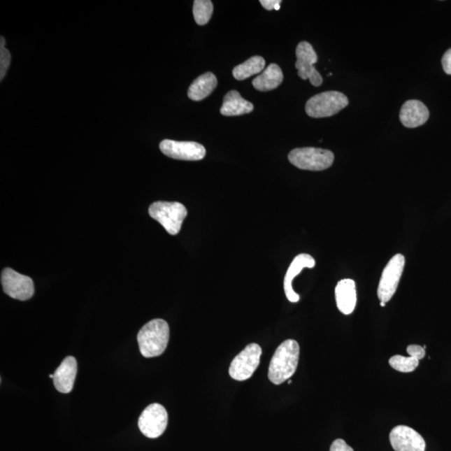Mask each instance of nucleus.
<instances>
[{
  "label": "nucleus",
  "mask_w": 451,
  "mask_h": 451,
  "mask_svg": "<svg viewBox=\"0 0 451 451\" xmlns=\"http://www.w3.org/2000/svg\"><path fill=\"white\" fill-rule=\"evenodd\" d=\"M300 349L297 341L287 339L277 348L269 368V379L274 385L289 380L297 371Z\"/></svg>",
  "instance_id": "1"
},
{
  "label": "nucleus",
  "mask_w": 451,
  "mask_h": 451,
  "mask_svg": "<svg viewBox=\"0 0 451 451\" xmlns=\"http://www.w3.org/2000/svg\"><path fill=\"white\" fill-rule=\"evenodd\" d=\"M170 338V329L165 320L156 319L145 324L137 335L141 354L154 358L164 353Z\"/></svg>",
  "instance_id": "2"
},
{
  "label": "nucleus",
  "mask_w": 451,
  "mask_h": 451,
  "mask_svg": "<svg viewBox=\"0 0 451 451\" xmlns=\"http://www.w3.org/2000/svg\"><path fill=\"white\" fill-rule=\"evenodd\" d=\"M149 215L164 227L167 233L177 235L182 229L187 210L185 206L176 201H156L149 208Z\"/></svg>",
  "instance_id": "3"
},
{
  "label": "nucleus",
  "mask_w": 451,
  "mask_h": 451,
  "mask_svg": "<svg viewBox=\"0 0 451 451\" xmlns=\"http://www.w3.org/2000/svg\"><path fill=\"white\" fill-rule=\"evenodd\" d=\"M289 160L299 169L319 171L333 165L334 155L331 150L321 148H296L289 154Z\"/></svg>",
  "instance_id": "4"
},
{
  "label": "nucleus",
  "mask_w": 451,
  "mask_h": 451,
  "mask_svg": "<svg viewBox=\"0 0 451 451\" xmlns=\"http://www.w3.org/2000/svg\"><path fill=\"white\" fill-rule=\"evenodd\" d=\"M348 105L349 100L345 94L338 92H326L309 99L305 110L313 118L329 117L338 113Z\"/></svg>",
  "instance_id": "5"
},
{
  "label": "nucleus",
  "mask_w": 451,
  "mask_h": 451,
  "mask_svg": "<svg viewBox=\"0 0 451 451\" xmlns=\"http://www.w3.org/2000/svg\"><path fill=\"white\" fill-rule=\"evenodd\" d=\"M406 259L401 253L394 255L385 266L382 273L379 287H378V298L380 302L388 303L396 292L399 281L405 269Z\"/></svg>",
  "instance_id": "6"
},
{
  "label": "nucleus",
  "mask_w": 451,
  "mask_h": 451,
  "mask_svg": "<svg viewBox=\"0 0 451 451\" xmlns=\"http://www.w3.org/2000/svg\"><path fill=\"white\" fill-rule=\"evenodd\" d=\"M262 349L257 343H250L231 361L229 375L234 380L244 381L252 376L260 364Z\"/></svg>",
  "instance_id": "7"
},
{
  "label": "nucleus",
  "mask_w": 451,
  "mask_h": 451,
  "mask_svg": "<svg viewBox=\"0 0 451 451\" xmlns=\"http://www.w3.org/2000/svg\"><path fill=\"white\" fill-rule=\"evenodd\" d=\"M167 423H169V415L165 407L160 403H155L145 408L141 413L138 427L145 436L150 439H156L165 432Z\"/></svg>",
  "instance_id": "8"
},
{
  "label": "nucleus",
  "mask_w": 451,
  "mask_h": 451,
  "mask_svg": "<svg viewBox=\"0 0 451 451\" xmlns=\"http://www.w3.org/2000/svg\"><path fill=\"white\" fill-rule=\"evenodd\" d=\"M1 285L4 293L14 299L27 301L31 299L34 293L32 279L10 268L2 271Z\"/></svg>",
  "instance_id": "9"
},
{
  "label": "nucleus",
  "mask_w": 451,
  "mask_h": 451,
  "mask_svg": "<svg viewBox=\"0 0 451 451\" xmlns=\"http://www.w3.org/2000/svg\"><path fill=\"white\" fill-rule=\"evenodd\" d=\"M295 67L297 68L298 74L301 79L309 80L315 87H320L323 83V78L313 64L317 62V55L308 42H300L296 49Z\"/></svg>",
  "instance_id": "10"
},
{
  "label": "nucleus",
  "mask_w": 451,
  "mask_h": 451,
  "mask_svg": "<svg viewBox=\"0 0 451 451\" xmlns=\"http://www.w3.org/2000/svg\"><path fill=\"white\" fill-rule=\"evenodd\" d=\"M162 152L166 157L182 161H200L206 156L203 145L194 141H162L159 145Z\"/></svg>",
  "instance_id": "11"
},
{
  "label": "nucleus",
  "mask_w": 451,
  "mask_h": 451,
  "mask_svg": "<svg viewBox=\"0 0 451 451\" xmlns=\"http://www.w3.org/2000/svg\"><path fill=\"white\" fill-rule=\"evenodd\" d=\"M389 441L395 451H424L425 441L417 431L406 425H398L389 434Z\"/></svg>",
  "instance_id": "12"
},
{
  "label": "nucleus",
  "mask_w": 451,
  "mask_h": 451,
  "mask_svg": "<svg viewBox=\"0 0 451 451\" xmlns=\"http://www.w3.org/2000/svg\"><path fill=\"white\" fill-rule=\"evenodd\" d=\"M315 264V259L307 253H301L292 262L283 282L286 297L289 302L298 303L300 299V296L296 294L293 289L294 279L302 272L303 269H313Z\"/></svg>",
  "instance_id": "13"
},
{
  "label": "nucleus",
  "mask_w": 451,
  "mask_h": 451,
  "mask_svg": "<svg viewBox=\"0 0 451 451\" xmlns=\"http://www.w3.org/2000/svg\"><path fill=\"white\" fill-rule=\"evenodd\" d=\"M335 299L338 310L343 315H350L355 311L357 303L355 282L345 278L338 282L335 287Z\"/></svg>",
  "instance_id": "14"
},
{
  "label": "nucleus",
  "mask_w": 451,
  "mask_h": 451,
  "mask_svg": "<svg viewBox=\"0 0 451 451\" xmlns=\"http://www.w3.org/2000/svg\"><path fill=\"white\" fill-rule=\"evenodd\" d=\"M77 375L76 359L68 356L62 361L54 373V385L59 392L68 394L71 392Z\"/></svg>",
  "instance_id": "15"
},
{
  "label": "nucleus",
  "mask_w": 451,
  "mask_h": 451,
  "mask_svg": "<svg viewBox=\"0 0 451 451\" xmlns=\"http://www.w3.org/2000/svg\"><path fill=\"white\" fill-rule=\"evenodd\" d=\"M429 117V110L424 103L417 100H410L403 105L399 113V120L407 128L422 126Z\"/></svg>",
  "instance_id": "16"
},
{
  "label": "nucleus",
  "mask_w": 451,
  "mask_h": 451,
  "mask_svg": "<svg viewBox=\"0 0 451 451\" xmlns=\"http://www.w3.org/2000/svg\"><path fill=\"white\" fill-rule=\"evenodd\" d=\"M255 106L241 96L237 90H231L223 99L220 113L225 117H235L251 113Z\"/></svg>",
  "instance_id": "17"
},
{
  "label": "nucleus",
  "mask_w": 451,
  "mask_h": 451,
  "mask_svg": "<svg viewBox=\"0 0 451 451\" xmlns=\"http://www.w3.org/2000/svg\"><path fill=\"white\" fill-rule=\"evenodd\" d=\"M217 85L216 76L212 72L205 73L193 81L188 90V97L194 101H203L213 92Z\"/></svg>",
  "instance_id": "18"
},
{
  "label": "nucleus",
  "mask_w": 451,
  "mask_h": 451,
  "mask_svg": "<svg viewBox=\"0 0 451 451\" xmlns=\"http://www.w3.org/2000/svg\"><path fill=\"white\" fill-rule=\"evenodd\" d=\"M282 80L281 68L277 64H271L261 75L252 80V85L259 92H269L278 88Z\"/></svg>",
  "instance_id": "19"
},
{
  "label": "nucleus",
  "mask_w": 451,
  "mask_h": 451,
  "mask_svg": "<svg viewBox=\"0 0 451 451\" xmlns=\"http://www.w3.org/2000/svg\"><path fill=\"white\" fill-rule=\"evenodd\" d=\"M265 59L261 57H253L248 59L247 62L236 66L233 71L234 78L238 80H243L252 76L259 74L265 68Z\"/></svg>",
  "instance_id": "20"
},
{
  "label": "nucleus",
  "mask_w": 451,
  "mask_h": 451,
  "mask_svg": "<svg viewBox=\"0 0 451 451\" xmlns=\"http://www.w3.org/2000/svg\"><path fill=\"white\" fill-rule=\"evenodd\" d=\"M213 13V4L210 0H196L193 4V15L196 23L205 25L209 22Z\"/></svg>",
  "instance_id": "21"
},
{
  "label": "nucleus",
  "mask_w": 451,
  "mask_h": 451,
  "mask_svg": "<svg viewBox=\"0 0 451 451\" xmlns=\"http://www.w3.org/2000/svg\"><path fill=\"white\" fill-rule=\"evenodd\" d=\"M391 367L395 371L402 373H410L418 367L419 360L413 357H403L401 355H394L389 361Z\"/></svg>",
  "instance_id": "22"
},
{
  "label": "nucleus",
  "mask_w": 451,
  "mask_h": 451,
  "mask_svg": "<svg viewBox=\"0 0 451 451\" xmlns=\"http://www.w3.org/2000/svg\"><path fill=\"white\" fill-rule=\"evenodd\" d=\"M11 55L6 47L0 48V80H3L10 66Z\"/></svg>",
  "instance_id": "23"
},
{
  "label": "nucleus",
  "mask_w": 451,
  "mask_h": 451,
  "mask_svg": "<svg viewBox=\"0 0 451 451\" xmlns=\"http://www.w3.org/2000/svg\"><path fill=\"white\" fill-rule=\"evenodd\" d=\"M407 353L410 357H413L419 361L424 359L425 356V350L420 345H412L407 347Z\"/></svg>",
  "instance_id": "24"
},
{
  "label": "nucleus",
  "mask_w": 451,
  "mask_h": 451,
  "mask_svg": "<svg viewBox=\"0 0 451 451\" xmlns=\"http://www.w3.org/2000/svg\"><path fill=\"white\" fill-rule=\"evenodd\" d=\"M329 451H354V450L349 445H347L345 441L338 439L331 445Z\"/></svg>",
  "instance_id": "25"
},
{
  "label": "nucleus",
  "mask_w": 451,
  "mask_h": 451,
  "mask_svg": "<svg viewBox=\"0 0 451 451\" xmlns=\"http://www.w3.org/2000/svg\"><path fill=\"white\" fill-rule=\"evenodd\" d=\"M260 3L267 10H280L281 0H260Z\"/></svg>",
  "instance_id": "26"
},
{
  "label": "nucleus",
  "mask_w": 451,
  "mask_h": 451,
  "mask_svg": "<svg viewBox=\"0 0 451 451\" xmlns=\"http://www.w3.org/2000/svg\"><path fill=\"white\" fill-rule=\"evenodd\" d=\"M441 62L446 74L451 76V49L446 51Z\"/></svg>",
  "instance_id": "27"
},
{
  "label": "nucleus",
  "mask_w": 451,
  "mask_h": 451,
  "mask_svg": "<svg viewBox=\"0 0 451 451\" xmlns=\"http://www.w3.org/2000/svg\"><path fill=\"white\" fill-rule=\"evenodd\" d=\"M0 48H4V45H6V38H4L3 36L1 37V43H0Z\"/></svg>",
  "instance_id": "28"
},
{
  "label": "nucleus",
  "mask_w": 451,
  "mask_h": 451,
  "mask_svg": "<svg viewBox=\"0 0 451 451\" xmlns=\"http://www.w3.org/2000/svg\"><path fill=\"white\" fill-rule=\"evenodd\" d=\"M381 307H385V303L384 302H380Z\"/></svg>",
  "instance_id": "29"
},
{
  "label": "nucleus",
  "mask_w": 451,
  "mask_h": 451,
  "mask_svg": "<svg viewBox=\"0 0 451 451\" xmlns=\"http://www.w3.org/2000/svg\"><path fill=\"white\" fill-rule=\"evenodd\" d=\"M49 377L51 378V379H54V375H50Z\"/></svg>",
  "instance_id": "30"
},
{
  "label": "nucleus",
  "mask_w": 451,
  "mask_h": 451,
  "mask_svg": "<svg viewBox=\"0 0 451 451\" xmlns=\"http://www.w3.org/2000/svg\"><path fill=\"white\" fill-rule=\"evenodd\" d=\"M287 384L289 385L292 384V381L291 380L287 381Z\"/></svg>",
  "instance_id": "31"
}]
</instances>
